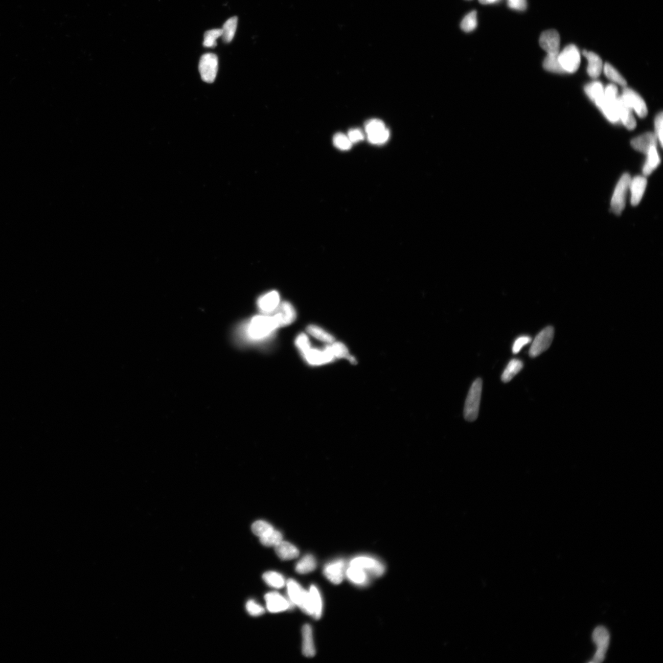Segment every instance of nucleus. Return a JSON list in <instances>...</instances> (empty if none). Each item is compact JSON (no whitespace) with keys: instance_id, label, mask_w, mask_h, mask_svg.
Masks as SVG:
<instances>
[{"instance_id":"f257e3e1","label":"nucleus","mask_w":663,"mask_h":663,"mask_svg":"<svg viewBox=\"0 0 663 663\" xmlns=\"http://www.w3.org/2000/svg\"><path fill=\"white\" fill-rule=\"evenodd\" d=\"M280 328L273 315L264 314L253 317L243 328V335L247 340L261 341L266 340Z\"/></svg>"},{"instance_id":"f03ea898","label":"nucleus","mask_w":663,"mask_h":663,"mask_svg":"<svg viewBox=\"0 0 663 663\" xmlns=\"http://www.w3.org/2000/svg\"><path fill=\"white\" fill-rule=\"evenodd\" d=\"M482 380L477 378L473 382L467 395L464 409V417L469 422L477 419L482 392Z\"/></svg>"},{"instance_id":"7ed1b4c3","label":"nucleus","mask_w":663,"mask_h":663,"mask_svg":"<svg viewBox=\"0 0 663 663\" xmlns=\"http://www.w3.org/2000/svg\"><path fill=\"white\" fill-rule=\"evenodd\" d=\"M289 600L295 606L300 607L305 613L313 616V610L309 591L305 590L294 580L289 579L286 583Z\"/></svg>"},{"instance_id":"20e7f679","label":"nucleus","mask_w":663,"mask_h":663,"mask_svg":"<svg viewBox=\"0 0 663 663\" xmlns=\"http://www.w3.org/2000/svg\"><path fill=\"white\" fill-rule=\"evenodd\" d=\"M631 179L630 175L628 173H625L620 179L614 191L611 200V210L617 215H620L625 209Z\"/></svg>"},{"instance_id":"39448f33","label":"nucleus","mask_w":663,"mask_h":663,"mask_svg":"<svg viewBox=\"0 0 663 663\" xmlns=\"http://www.w3.org/2000/svg\"><path fill=\"white\" fill-rule=\"evenodd\" d=\"M558 60L564 73H574L580 65V52L575 45L570 44L558 54Z\"/></svg>"},{"instance_id":"423d86ee","label":"nucleus","mask_w":663,"mask_h":663,"mask_svg":"<svg viewBox=\"0 0 663 663\" xmlns=\"http://www.w3.org/2000/svg\"><path fill=\"white\" fill-rule=\"evenodd\" d=\"M198 68L202 80L208 83H212L215 81L218 73V57L212 53L204 54L201 57Z\"/></svg>"},{"instance_id":"0eeeda50","label":"nucleus","mask_w":663,"mask_h":663,"mask_svg":"<svg viewBox=\"0 0 663 663\" xmlns=\"http://www.w3.org/2000/svg\"><path fill=\"white\" fill-rule=\"evenodd\" d=\"M554 329L553 327L548 326L543 329L534 339L529 351L530 356L531 357H535L547 350L554 340Z\"/></svg>"},{"instance_id":"6e6552de","label":"nucleus","mask_w":663,"mask_h":663,"mask_svg":"<svg viewBox=\"0 0 663 663\" xmlns=\"http://www.w3.org/2000/svg\"><path fill=\"white\" fill-rule=\"evenodd\" d=\"M350 565L362 568L375 577H380L384 573L385 567L381 561L369 556H358L351 560Z\"/></svg>"},{"instance_id":"1a4fd4ad","label":"nucleus","mask_w":663,"mask_h":663,"mask_svg":"<svg viewBox=\"0 0 663 663\" xmlns=\"http://www.w3.org/2000/svg\"><path fill=\"white\" fill-rule=\"evenodd\" d=\"M592 639L597 645V650L592 662L595 663L603 662L609 647L610 641L609 632L604 626H598L595 629L592 634Z\"/></svg>"},{"instance_id":"9d476101","label":"nucleus","mask_w":663,"mask_h":663,"mask_svg":"<svg viewBox=\"0 0 663 663\" xmlns=\"http://www.w3.org/2000/svg\"><path fill=\"white\" fill-rule=\"evenodd\" d=\"M621 97L625 102L630 107L632 110H634L636 114L641 118L646 117L648 113L647 107L646 102H644L643 98L639 94L635 93L630 88L624 87L622 91Z\"/></svg>"},{"instance_id":"9b49d317","label":"nucleus","mask_w":663,"mask_h":663,"mask_svg":"<svg viewBox=\"0 0 663 663\" xmlns=\"http://www.w3.org/2000/svg\"><path fill=\"white\" fill-rule=\"evenodd\" d=\"M302 354L308 363L314 366L326 364L335 359L328 345L322 350L311 347L306 352Z\"/></svg>"},{"instance_id":"f8f14e48","label":"nucleus","mask_w":663,"mask_h":663,"mask_svg":"<svg viewBox=\"0 0 663 663\" xmlns=\"http://www.w3.org/2000/svg\"><path fill=\"white\" fill-rule=\"evenodd\" d=\"M539 44L547 55L556 56L560 53V36L555 30H548L540 35Z\"/></svg>"},{"instance_id":"ddd939ff","label":"nucleus","mask_w":663,"mask_h":663,"mask_svg":"<svg viewBox=\"0 0 663 663\" xmlns=\"http://www.w3.org/2000/svg\"><path fill=\"white\" fill-rule=\"evenodd\" d=\"M346 564L343 560L330 562L324 568V575L333 584L338 585L343 581L346 573Z\"/></svg>"},{"instance_id":"4468645a","label":"nucleus","mask_w":663,"mask_h":663,"mask_svg":"<svg viewBox=\"0 0 663 663\" xmlns=\"http://www.w3.org/2000/svg\"><path fill=\"white\" fill-rule=\"evenodd\" d=\"M271 314L276 319L279 328L291 325L296 318L295 308L288 302L280 303L279 307Z\"/></svg>"},{"instance_id":"2eb2a0df","label":"nucleus","mask_w":663,"mask_h":663,"mask_svg":"<svg viewBox=\"0 0 663 663\" xmlns=\"http://www.w3.org/2000/svg\"><path fill=\"white\" fill-rule=\"evenodd\" d=\"M265 600L267 609L271 613L282 612L294 606L291 601L277 592H268L265 595Z\"/></svg>"},{"instance_id":"dca6fc26","label":"nucleus","mask_w":663,"mask_h":663,"mask_svg":"<svg viewBox=\"0 0 663 663\" xmlns=\"http://www.w3.org/2000/svg\"><path fill=\"white\" fill-rule=\"evenodd\" d=\"M280 304L279 293L272 291L263 295L258 299V307L264 314H272Z\"/></svg>"},{"instance_id":"f3484780","label":"nucleus","mask_w":663,"mask_h":663,"mask_svg":"<svg viewBox=\"0 0 663 663\" xmlns=\"http://www.w3.org/2000/svg\"><path fill=\"white\" fill-rule=\"evenodd\" d=\"M632 109L623 100L621 96H619L617 100V111L619 120L628 130H633L636 127V121L632 115Z\"/></svg>"},{"instance_id":"a211bd4d","label":"nucleus","mask_w":663,"mask_h":663,"mask_svg":"<svg viewBox=\"0 0 663 663\" xmlns=\"http://www.w3.org/2000/svg\"><path fill=\"white\" fill-rule=\"evenodd\" d=\"M647 185L646 178L637 176L631 179L629 190L631 191V203L632 206H637L643 198Z\"/></svg>"},{"instance_id":"6ab92c4d","label":"nucleus","mask_w":663,"mask_h":663,"mask_svg":"<svg viewBox=\"0 0 663 663\" xmlns=\"http://www.w3.org/2000/svg\"><path fill=\"white\" fill-rule=\"evenodd\" d=\"M657 139L655 133L648 132L632 140L631 145L635 150L647 154L652 146H657Z\"/></svg>"},{"instance_id":"aec40b11","label":"nucleus","mask_w":663,"mask_h":663,"mask_svg":"<svg viewBox=\"0 0 663 663\" xmlns=\"http://www.w3.org/2000/svg\"><path fill=\"white\" fill-rule=\"evenodd\" d=\"M583 55L588 60V74L591 78L597 79L600 76L603 68V61L601 57L592 52L584 51Z\"/></svg>"},{"instance_id":"412c9836","label":"nucleus","mask_w":663,"mask_h":663,"mask_svg":"<svg viewBox=\"0 0 663 663\" xmlns=\"http://www.w3.org/2000/svg\"><path fill=\"white\" fill-rule=\"evenodd\" d=\"M302 652L307 657H313L316 651L314 647L312 628L310 625H305L302 628Z\"/></svg>"},{"instance_id":"4be33fe9","label":"nucleus","mask_w":663,"mask_h":663,"mask_svg":"<svg viewBox=\"0 0 663 663\" xmlns=\"http://www.w3.org/2000/svg\"><path fill=\"white\" fill-rule=\"evenodd\" d=\"M275 548L278 557L282 560H291L297 558L299 556V551L296 546L283 540L278 543Z\"/></svg>"},{"instance_id":"5701e85b","label":"nucleus","mask_w":663,"mask_h":663,"mask_svg":"<svg viewBox=\"0 0 663 663\" xmlns=\"http://www.w3.org/2000/svg\"><path fill=\"white\" fill-rule=\"evenodd\" d=\"M345 574H346L348 580L354 585L363 586L368 583L369 577L368 573L362 569V568L350 565V567L347 569Z\"/></svg>"},{"instance_id":"b1692460","label":"nucleus","mask_w":663,"mask_h":663,"mask_svg":"<svg viewBox=\"0 0 663 663\" xmlns=\"http://www.w3.org/2000/svg\"><path fill=\"white\" fill-rule=\"evenodd\" d=\"M585 92L595 105L600 106L604 100V88L601 82L595 81L591 82L585 87Z\"/></svg>"},{"instance_id":"393cba45","label":"nucleus","mask_w":663,"mask_h":663,"mask_svg":"<svg viewBox=\"0 0 663 663\" xmlns=\"http://www.w3.org/2000/svg\"><path fill=\"white\" fill-rule=\"evenodd\" d=\"M647 155L646 163L643 168V173L645 176L650 175L661 163L656 146H652Z\"/></svg>"},{"instance_id":"a878e982","label":"nucleus","mask_w":663,"mask_h":663,"mask_svg":"<svg viewBox=\"0 0 663 663\" xmlns=\"http://www.w3.org/2000/svg\"><path fill=\"white\" fill-rule=\"evenodd\" d=\"M311 604H312L313 618L318 620L323 613V601L322 595L315 585H311L309 589Z\"/></svg>"},{"instance_id":"bb28decb","label":"nucleus","mask_w":663,"mask_h":663,"mask_svg":"<svg viewBox=\"0 0 663 663\" xmlns=\"http://www.w3.org/2000/svg\"><path fill=\"white\" fill-rule=\"evenodd\" d=\"M522 368H523V363L521 360L516 359L510 360L501 377L502 381L504 383H509L521 371Z\"/></svg>"},{"instance_id":"cd10ccee","label":"nucleus","mask_w":663,"mask_h":663,"mask_svg":"<svg viewBox=\"0 0 663 663\" xmlns=\"http://www.w3.org/2000/svg\"><path fill=\"white\" fill-rule=\"evenodd\" d=\"M316 566V561L313 556L307 555L296 564L295 571L300 574H306L313 572L315 570Z\"/></svg>"},{"instance_id":"c85d7f7f","label":"nucleus","mask_w":663,"mask_h":663,"mask_svg":"<svg viewBox=\"0 0 663 663\" xmlns=\"http://www.w3.org/2000/svg\"><path fill=\"white\" fill-rule=\"evenodd\" d=\"M307 331L308 334L324 343L331 344L335 341V338L319 326L309 325L307 327Z\"/></svg>"},{"instance_id":"c756f323","label":"nucleus","mask_w":663,"mask_h":663,"mask_svg":"<svg viewBox=\"0 0 663 663\" xmlns=\"http://www.w3.org/2000/svg\"><path fill=\"white\" fill-rule=\"evenodd\" d=\"M238 25V17H231L223 26L222 37L225 43H229L234 39Z\"/></svg>"},{"instance_id":"7c9ffc66","label":"nucleus","mask_w":663,"mask_h":663,"mask_svg":"<svg viewBox=\"0 0 663 663\" xmlns=\"http://www.w3.org/2000/svg\"><path fill=\"white\" fill-rule=\"evenodd\" d=\"M262 578L267 585L275 588H282L285 585V580L282 574L273 571L264 573Z\"/></svg>"},{"instance_id":"2f4dec72","label":"nucleus","mask_w":663,"mask_h":663,"mask_svg":"<svg viewBox=\"0 0 663 663\" xmlns=\"http://www.w3.org/2000/svg\"><path fill=\"white\" fill-rule=\"evenodd\" d=\"M543 68L546 71L558 73H565L563 68L561 66L558 60V55L553 56V55H547L543 62Z\"/></svg>"},{"instance_id":"473e14b6","label":"nucleus","mask_w":663,"mask_h":663,"mask_svg":"<svg viewBox=\"0 0 663 663\" xmlns=\"http://www.w3.org/2000/svg\"><path fill=\"white\" fill-rule=\"evenodd\" d=\"M329 349L335 359H348L350 355L346 345L341 342L334 341L331 344H328Z\"/></svg>"},{"instance_id":"72a5a7b5","label":"nucleus","mask_w":663,"mask_h":663,"mask_svg":"<svg viewBox=\"0 0 663 663\" xmlns=\"http://www.w3.org/2000/svg\"><path fill=\"white\" fill-rule=\"evenodd\" d=\"M604 72L605 75L610 80L615 82V83L625 87L627 82H626L624 78L620 74V73L610 65V63H606L604 66Z\"/></svg>"},{"instance_id":"f704fd0d","label":"nucleus","mask_w":663,"mask_h":663,"mask_svg":"<svg viewBox=\"0 0 663 663\" xmlns=\"http://www.w3.org/2000/svg\"><path fill=\"white\" fill-rule=\"evenodd\" d=\"M283 536L279 531L273 530L264 536L260 537V542L265 546H276L282 542Z\"/></svg>"},{"instance_id":"c9c22d12","label":"nucleus","mask_w":663,"mask_h":663,"mask_svg":"<svg viewBox=\"0 0 663 663\" xmlns=\"http://www.w3.org/2000/svg\"><path fill=\"white\" fill-rule=\"evenodd\" d=\"M477 26V16L476 12L473 11L467 14L464 18L461 24V29L466 32H470L475 30Z\"/></svg>"},{"instance_id":"e433bc0d","label":"nucleus","mask_w":663,"mask_h":663,"mask_svg":"<svg viewBox=\"0 0 663 663\" xmlns=\"http://www.w3.org/2000/svg\"><path fill=\"white\" fill-rule=\"evenodd\" d=\"M222 35V29H213L204 33L203 45L206 48H215L217 45L216 40Z\"/></svg>"},{"instance_id":"4c0bfd02","label":"nucleus","mask_w":663,"mask_h":663,"mask_svg":"<svg viewBox=\"0 0 663 663\" xmlns=\"http://www.w3.org/2000/svg\"><path fill=\"white\" fill-rule=\"evenodd\" d=\"M252 531L256 536L261 537L266 535L274 530L273 527L268 522L264 521H257L252 525Z\"/></svg>"},{"instance_id":"58836bf2","label":"nucleus","mask_w":663,"mask_h":663,"mask_svg":"<svg viewBox=\"0 0 663 663\" xmlns=\"http://www.w3.org/2000/svg\"><path fill=\"white\" fill-rule=\"evenodd\" d=\"M390 138V131L387 128L378 132L368 135L369 142L374 145H383Z\"/></svg>"},{"instance_id":"ea45409f","label":"nucleus","mask_w":663,"mask_h":663,"mask_svg":"<svg viewBox=\"0 0 663 663\" xmlns=\"http://www.w3.org/2000/svg\"><path fill=\"white\" fill-rule=\"evenodd\" d=\"M334 144L341 151H348L351 149L353 143L350 142L348 136L341 133L335 134L334 137Z\"/></svg>"},{"instance_id":"a19ab883","label":"nucleus","mask_w":663,"mask_h":663,"mask_svg":"<svg viewBox=\"0 0 663 663\" xmlns=\"http://www.w3.org/2000/svg\"><path fill=\"white\" fill-rule=\"evenodd\" d=\"M386 128L383 121L379 119H372L366 122L365 130L367 135L378 132Z\"/></svg>"},{"instance_id":"79ce46f5","label":"nucleus","mask_w":663,"mask_h":663,"mask_svg":"<svg viewBox=\"0 0 663 663\" xmlns=\"http://www.w3.org/2000/svg\"><path fill=\"white\" fill-rule=\"evenodd\" d=\"M295 344L296 347L300 350L302 354L306 352L311 347L309 338L307 334H301L298 336L295 339Z\"/></svg>"},{"instance_id":"37998d69","label":"nucleus","mask_w":663,"mask_h":663,"mask_svg":"<svg viewBox=\"0 0 663 663\" xmlns=\"http://www.w3.org/2000/svg\"><path fill=\"white\" fill-rule=\"evenodd\" d=\"M246 608L247 612L249 613V615L254 616L261 615L265 612L264 608L253 600H249L247 602Z\"/></svg>"},{"instance_id":"c03bdc74","label":"nucleus","mask_w":663,"mask_h":663,"mask_svg":"<svg viewBox=\"0 0 663 663\" xmlns=\"http://www.w3.org/2000/svg\"><path fill=\"white\" fill-rule=\"evenodd\" d=\"M662 124H663V116H662V112H661L659 113V114L656 116L655 119V134L661 147H662V138H663Z\"/></svg>"},{"instance_id":"a18cd8bd","label":"nucleus","mask_w":663,"mask_h":663,"mask_svg":"<svg viewBox=\"0 0 663 663\" xmlns=\"http://www.w3.org/2000/svg\"><path fill=\"white\" fill-rule=\"evenodd\" d=\"M531 341V338L529 336H521L515 341L513 345L512 352L513 354H518L521 351L522 348L525 345L530 344Z\"/></svg>"},{"instance_id":"49530a36","label":"nucleus","mask_w":663,"mask_h":663,"mask_svg":"<svg viewBox=\"0 0 663 663\" xmlns=\"http://www.w3.org/2000/svg\"><path fill=\"white\" fill-rule=\"evenodd\" d=\"M348 137L352 143H356L364 139L362 131L358 128H353L348 131Z\"/></svg>"},{"instance_id":"de8ad7c7","label":"nucleus","mask_w":663,"mask_h":663,"mask_svg":"<svg viewBox=\"0 0 663 663\" xmlns=\"http://www.w3.org/2000/svg\"><path fill=\"white\" fill-rule=\"evenodd\" d=\"M508 5L513 10L523 11L527 8V0H508Z\"/></svg>"},{"instance_id":"09e8293b","label":"nucleus","mask_w":663,"mask_h":663,"mask_svg":"<svg viewBox=\"0 0 663 663\" xmlns=\"http://www.w3.org/2000/svg\"><path fill=\"white\" fill-rule=\"evenodd\" d=\"M498 0H479V3L483 5L494 4Z\"/></svg>"}]
</instances>
